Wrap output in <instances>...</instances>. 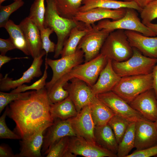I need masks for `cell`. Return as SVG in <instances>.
Returning a JSON list of instances; mask_svg holds the SVG:
<instances>
[{
  "mask_svg": "<svg viewBox=\"0 0 157 157\" xmlns=\"http://www.w3.org/2000/svg\"><path fill=\"white\" fill-rule=\"evenodd\" d=\"M51 103L44 88L31 91L28 98L14 101L7 106V115L16 124L15 131L22 139L40 130L47 129L53 123L50 111Z\"/></svg>",
  "mask_w": 157,
  "mask_h": 157,
  "instance_id": "obj_1",
  "label": "cell"
},
{
  "mask_svg": "<svg viewBox=\"0 0 157 157\" xmlns=\"http://www.w3.org/2000/svg\"><path fill=\"white\" fill-rule=\"evenodd\" d=\"M47 6L45 15V28L49 27L57 37L54 57L57 58L61 55L64 44L72 30L76 27L86 26L82 22L60 16L57 11L54 0H46Z\"/></svg>",
  "mask_w": 157,
  "mask_h": 157,
  "instance_id": "obj_2",
  "label": "cell"
},
{
  "mask_svg": "<svg viewBox=\"0 0 157 157\" xmlns=\"http://www.w3.org/2000/svg\"><path fill=\"white\" fill-rule=\"evenodd\" d=\"M136 10L132 8H126L124 16L115 20L104 19L93 24L99 30L103 29L110 33L118 29L135 31L148 36H156L147 26L144 24L139 18Z\"/></svg>",
  "mask_w": 157,
  "mask_h": 157,
  "instance_id": "obj_3",
  "label": "cell"
},
{
  "mask_svg": "<svg viewBox=\"0 0 157 157\" xmlns=\"http://www.w3.org/2000/svg\"><path fill=\"white\" fill-rule=\"evenodd\" d=\"M132 56L122 62L112 60L113 68L120 77L147 74L151 73L157 63V58L147 57L133 47Z\"/></svg>",
  "mask_w": 157,
  "mask_h": 157,
  "instance_id": "obj_4",
  "label": "cell"
},
{
  "mask_svg": "<svg viewBox=\"0 0 157 157\" xmlns=\"http://www.w3.org/2000/svg\"><path fill=\"white\" fill-rule=\"evenodd\" d=\"M133 53V47L128 40L125 30L122 29L110 33L100 51V53L108 59L117 62L127 60Z\"/></svg>",
  "mask_w": 157,
  "mask_h": 157,
  "instance_id": "obj_5",
  "label": "cell"
},
{
  "mask_svg": "<svg viewBox=\"0 0 157 157\" xmlns=\"http://www.w3.org/2000/svg\"><path fill=\"white\" fill-rule=\"evenodd\" d=\"M152 72L121 77L112 91L129 104L140 94L153 88Z\"/></svg>",
  "mask_w": 157,
  "mask_h": 157,
  "instance_id": "obj_6",
  "label": "cell"
},
{
  "mask_svg": "<svg viewBox=\"0 0 157 157\" xmlns=\"http://www.w3.org/2000/svg\"><path fill=\"white\" fill-rule=\"evenodd\" d=\"M84 55L83 51L77 49L74 53L57 60L48 58L46 56L45 62L51 67L53 72L51 80L46 83L45 87L47 91L60 78L69 73L74 67L84 61Z\"/></svg>",
  "mask_w": 157,
  "mask_h": 157,
  "instance_id": "obj_7",
  "label": "cell"
},
{
  "mask_svg": "<svg viewBox=\"0 0 157 157\" xmlns=\"http://www.w3.org/2000/svg\"><path fill=\"white\" fill-rule=\"evenodd\" d=\"M96 96L100 101L108 107L115 115L131 122H136L142 120H147L112 91Z\"/></svg>",
  "mask_w": 157,
  "mask_h": 157,
  "instance_id": "obj_8",
  "label": "cell"
},
{
  "mask_svg": "<svg viewBox=\"0 0 157 157\" xmlns=\"http://www.w3.org/2000/svg\"><path fill=\"white\" fill-rule=\"evenodd\" d=\"M107 60L106 57L100 53L91 60L76 66L68 74L71 79H78L91 87L97 81Z\"/></svg>",
  "mask_w": 157,
  "mask_h": 157,
  "instance_id": "obj_9",
  "label": "cell"
},
{
  "mask_svg": "<svg viewBox=\"0 0 157 157\" xmlns=\"http://www.w3.org/2000/svg\"><path fill=\"white\" fill-rule=\"evenodd\" d=\"M109 33L99 30L92 25L80 40L77 49L84 53V62H88L100 53L102 45Z\"/></svg>",
  "mask_w": 157,
  "mask_h": 157,
  "instance_id": "obj_10",
  "label": "cell"
},
{
  "mask_svg": "<svg viewBox=\"0 0 157 157\" xmlns=\"http://www.w3.org/2000/svg\"><path fill=\"white\" fill-rule=\"evenodd\" d=\"M64 86L73 103L78 113L85 106L90 105L95 96L91 87L84 81L73 78Z\"/></svg>",
  "mask_w": 157,
  "mask_h": 157,
  "instance_id": "obj_11",
  "label": "cell"
},
{
  "mask_svg": "<svg viewBox=\"0 0 157 157\" xmlns=\"http://www.w3.org/2000/svg\"><path fill=\"white\" fill-rule=\"evenodd\" d=\"M68 149L76 156L85 157H116L117 154L100 147L96 144L88 141L82 137H69Z\"/></svg>",
  "mask_w": 157,
  "mask_h": 157,
  "instance_id": "obj_12",
  "label": "cell"
},
{
  "mask_svg": "<svg viewBox=\"0 0 157 157\" xmlns=\"http://www.w3.org/2000/svg\"><path fill=\"white\" fill-rule=\"evenodd\" d=\"M46 54L43 50L41 55L33 58L30 67L24 72L19 78L15 80L8 76L6 74L3 78L0 79V90L1 91H8L15 89L25 83H30L34 78L39 77L42 75L41 66L42 64V57Z\"/></svg>",
  "mask_w": 157,
  "mask_h": 157,
  "instance_id": "obj_13",
  "label": "cell"
},
{
  "mask_svg": "<svg viewBox=\"0 0 157 157\" xmlns=\"http://www.w3.org/2000/svg\"><path fill=\"white\" fill-rule=\"evenodd\" d=\"M44 136L42 152L46 155L51 147L62 138L76 136L72 128L71 118L65 120L54 119Z\"/></svg>",
  "mask_w": 157,
  "mask_h": 157,
  "instance_id": "obj_14",
  "label": "cell"
},
{
  "mask_svg": "<svg viewBox=\"0 0 157 157\" xmlns=\"http://www.w3.org/2000/svg\"><path fill=\"white\" fill-rule=\"evenodd\" d=\"M73 130L76 136L96 144L94 135L95 125L91 116L90 105L84 107L76 115L71 118Z\"/></svg>",
  "mask_w": 157,
  "mask_h": 157,
  "instance_id": "obj_15",
  "label": "cell"
},
{
  "mask_svg": "<svg viewBox=\"0 0 157 157\" xmlns=\"http://www.w3.org/2000/svg\"><path fill=\"white\" fill-rule=\"evenodd\" d=\"M157 144V130L154 122L142 120L135 122V147L145 149Z\"/></svg>",
  "mask_w": 157,
  "mask_h": 157,
  "instance_id": "obj_16",
  "label": "cell"
},
{
  "mask_svg": "<svg viewBox=\"0 0 157 157\" xmlns=\"http://www.w3.org/2000/svg\"><path fill=\"white\" fill-rule=\"evenodd\" d=\"M129 104L146 119L152 122L157 119V99L153 88L140 94Z\"/></svg>",
  "mask_w": 157,
  "mask_h": 157,
  "instance_id": "obj_17",
  "label": "cell"
},
{
  "mask_svg": "<svg viewBox=\"0 0 157 157\" xmlns=\"http://www.w3.org/2000/svg\"><path fill=\"white\" fill-rule=\"evenodd\" d=\"M126 12V8L111 9L97 8L85 12H78L73 19L90 26L97 21L104 19H119L124 16Z\"/></svg>",
  "mask_w": 157,
  "mask_h": 157,
  "instance_id": "obj_18",
  "label": "cell"
},
{
  "mask_svg": "<svg viewBox=\"0 0 157 157\" xmlns=\"http://www.w3.org/2000/svg\"><path fill=\"white\" fill-rule=\"evenodd\" d=\"M125 32L133 47L147 57L157 58V36H147L133 31L125 30Z\"/></svg>",
  "mask_w": 157,
  "mask_h": 157,
  "instance_id": "obj_19",
  "label": "cell"
},
{
  "mask_svg": "<svg viewBox=\"0 0 157 157\" xmlns=\"http://www.w3.org/2000/svg\"><path fill=\"white\" fill-rule=\"evenodd\" d=\"M19 25L24 35L30 55L33 58L39 56L43 50L38 27L28 17L23 19Z\"/></svg>",
  "mask_w": 157,
  "mask_h": 157,
  "instance_id": "obj_20",
  "label": "cell"
},
{
  "mask_svg": "<svg viewBox=\"0 0 157 157\" xmlns=\"http://www.w3.org/2000/svg\"><path fill=\"white\" fill-rule=\"evenodd\" d=\"M121 78L114 70L112 60L108 59L107 63L100 72L97 81L91 87L93 94L96 96L112 91Z\"/></svg>",
  "mask_w": 157,
  "mask_h": 157,
  "instance_id": "obj_21",
  "label": "cell"
},
{
  "mask_svg": "<svg viewBox=\"0 0 157 157\" xmlns=\"http://www.w3.org/2000/svg\"><path fill=\"white\" fill-rule=\"evenodd\" d=\"M46 128L42 129L28 138L20 141V152L15 155V157H41V149L44 136L43 135Z\"/></svg>",
  "mask_w": 157,
  "mask_h": 157,
  "instance_id": "obj_22",
  "label": "cell"
},
{
  "mask_svg": "<svg viewBox=\"0 0 157 157\" xmlns=\"http://www.w3.org/2000/svg\"><path fill=\"white\" fill-rule=\"evenodd\" d=\"M79 12H85L92 9L101 8L111 9L132 8L140 12L142 10L133 2L117 0H83Z\"/></svg>",
  "mask_w": 157,
  "mask_h": 157,
  "instance_id": "obj_23",
  "label": "cell"
},
{
  "mask_svg": "<svg viewBox=\"0 0 157 157\" xmlns=\"http://www.w3.org/2000/svg\"><path fill=\"white\" fill-rule=\"evenodd\" d=\"M94 135L97 144L117 154L118 144L112 129L108 124L95 126Z\"/></svg>",
  "mask_w": 157,
  "mask_h": 157,
  "instance_id": "obj_24",
  "label": "cell"
},
{
  "mask_svg": "<svg viewBox=\"0 0 157 157\" xmlns=\"http://www.w3.org/2000/svg\"><path fill=\"white\" fill-rule=\"evenodd\" d=\"M90 106L91 114L95 126L107 124L115 115L108 107L100 101L96 96Z\"/></svg>",
  "mask_w": 157,
  "mask_h": 157,
  "instance_id": "obj_25",
  "label": "cell"
},
{
  "mask_svg": "<svg viewBox=\"0 0 157 157\" xmlns=\"http://www.w3.org/2000/svg\"><path fill=\"white\" fill-rule=\"evenodd\" d=\"M50 113L54 119H59L65 120L74 117L78 112L69 96L63 100L54 104H51Z\"/></svg>",
  "mask_w": 157,
  "mask_h": 157,
  "instance_id": "obj_26",
  "label": "cell"
},
{
  "mask_svg": "<svg viewBox=\"0 0 157 157\" xmlns=\"http://www.w3.org/2000/svg\"><path fill=\"white\" fill-rule=\"evenodd\" d=\"M4 28L16 48L26 55H30L24 35L19 25L15 24L13 21L9 19Z\"/></svg>",
  "mask_w": 157,
  "mask_h": 157,
  "instance_id": "obj_27",
  "label": "cell"
},
{
  "mask_svg": "<svg viewBox=\"0 0 157 157\" xmlns=\"http://www.w3.org/2000/svg\"><path fill=\"white\" fill-rule=\"evenodd\" d=\"M91 26L76 27L72 30L64 44L60 55L61 57L75 52L80 40Z\"/></svg>",
  "mask_w": 157,
  "mask_h": 157,
  "instance_id": "obj_28",
  "label": "cell"
},
{
  "mask_svg": "<svg viewBox=\"0 0 157 157\" xmlns=\"http://www.w3.org/2000/svg\"><path fill=\"white\" fill-rule=\"evenodd\" d=\"M83 0H54L59 15L70 19H73L79 12Z\"/></svg>",
  "mask_w": 157,
  "mask_h": 157,
  "instance_id": "obj_29",
  "label": "cell"
},
{
  "mask_svg": "<svg viewBox=\"0 0 157 157\" xmlns=\"http://www.w3.org/2000/svg\"><path fill=\"white\" fill-rule=\"evenodd\" d=\"M71 79L67 74L60 78L47 91L49 101L51 104L60 102L68 97L69 94L64 88L65 85Z\"/></svg>",
  "mask_w": 157,
  "mask_h": 157,
  "instance_id": "obj_30",
  "label": "cell"
},
{
  "mask_svg": "<svg viewBox=\"0 0 157 157\" xmlns=\"http://www.w3.org/2000/svg\"><path fill=\"white\" fill-rule=\"evenodd\" d=\"M135 122L131 123L118 144L117 157H126L135 147Z\"/></svg>",
  "mask_w": 157,
  "mask_h": 157,
  "instance_id": "obj_31",
  "label": "cell"
},
{
  "mask_svg": "<svg viewBox=\"0 0 157 157\" xmlns=\"http://www.w3.org/2000/svg\"><path fill=\"white\" fill-rule=\"evenodd\" d=\"M44 0H35L30 9L28 17L38 27L40 31L44 28L46 7Z\"/></svg>",
  "mask_w": 157,
  "mask_h": 157,
  "instance_id": "obj_32",
  "label": "cell"
},
{
  "mask_svg": "<svg viewBox=\"0 0 157 157\" xmlns=\"http://www.w3.org/2000/svg\"><path fill=\"white\" fill-rule=\"evenodd\" d=\"M69 137H63L56 142L47 154V157H75L68 149Z\"/></svg>",
  "mask_w": 157,
  "mask_h": 157,
  "instance_id": "obj_33",
  "label": "cell"
},
{
  "mask_svg": "<svg viewBox=\"0 0 157 157\" xmlns=\"http://www.w3.org/2000/svg\"><path fill=\"white\" fill-rule=\"evenodd\" d=\"M131 123L126 119L116 115L108 122V124L112 129L118 144L122 140Z\"/></svg>",
  "mask_w": 157,
  "mask_h": 157,
  "instance_id": "obj_34",
  "label": "cell"
},
{
  "mask_svg": "<svg viewBox=\"0 0 157 157\" xmlns=\"http://www.w3.org/2000/svg\"><path fill=\"white\" fill-rule=\"evenodd\" d=\"M31 91L18 93H6L0 92V113L6 107L13 101L27 99L30 96Z\"/></svg>",
  "mask_w": 157,
  "mask_h": 157,
  "instance_id": "obj_35",
  "label": "cell"
},
{
  "mask_svg": "<svg viewBox=\"0 0 157 157\" xmlns=\"http://www.w3.org/2000/svg\"><path fill=\"white\" fill-rule=\"evenodd\" d=\"M24 4L22 0L15 1L7 6H0V27L4 28L10 15Z\"/></svg>",
  "mask_w": 157,
  "mask_h": 157,
  "instance_id": "obj_36",
  "label": "cell"
},
{
  "mask_svg": "<svg viewBox=\"0 0 157 157\" xmlns=\"http://www.w3.org/2000/svg\"><path fill=\"white\" fill-rule=\"evenodd\" d=\"M45 69L42 76L38 80L32 84L28 85L23 84L13 90L10 92L18 93L24 92L26 90H38L45 88L46 83V80L47 77V69L48 65L45 62Z\"/></svg>",
  "mask_w": 157,
  "mask_h": 157,
  "instance_id": "obj_37",
  "label": "cell"
},
{
  "mask_svg": "<svg viewBox=\"0 0 157 157\" xmlns=\"http://www.w3.org/2000/svg\"><path fill=\"white\" fill-rule=\"evenodd\" d=\"M140 13L142 22L146 25L157 18V0H154L143 8Z\"/></svg>",
  "mask_w": 157,
  "mask_h": 157,
  "instance_id": "obj_38",
  "label": "cell"
},
{
  "mask_svg": "<svg viewBox=\"0 0 157 157\" xmlns=\"http://www.w3.org/2000/svg\"><path fill=\"white\" fill-rule=\"evenodd\" d=\"M53 32V30L49 27L45 28L40 31L42 49L45 51L47 56L48 53L55 51L56 44L49 39L50 35Z\"/></svg>",
  "mask_w": 157,
  "mask_h": 157,
  "instance_id": "obj_39",
  "label": "cell"
},
{
  "mask_svg": "<svg viewBox=\"0 0 157 157\" xmlns=\"http://www.w3.org/2000/svg\"><path fill=\"white\" fill-rule=\"evenodd\" d=\"M7 115V110L6 108L4 113L0 117V138L20 140L21 137L12 131L7 126L5 119Z\"/></svg>",
  "mask_w": 157,
  "mask_h": 157,
  "instance_id": "obj_40",
  "label": "cell"
},
{
  "mask_svg": "<svg viewBox=\"0 0 157 157\" xmlns=\"http://www.w3.org/2000/svg\"><path fill=\"white\" fill-rule=\"evenodd\" d=\"M16 49L9 38L7 39L0 38V52L1 55H5L8 51Z\"/></svg>",
  "mask_w": 157,
  "mask_h": 157,
  "instance_id": "obj_41",
  "label": "cell"
},
{
  "mask_svg": "<svg viewBox=\"0 0 157 157\" xmlns=\"http://www.w3.org/2000/svg\"><path fill=\"white\" fill-rule=\"evenodd\" d=\"M140 154L142 157L155 156L157 154V144L148 149L142 150Z\"/></svg>",
  "mask_w": 157,
  "mask_h": 157,
  "instance_id": "obj_42",
  "label": "cell"
},
{
  "mask_svg": "<svg viewBox=\"0 0 157 157\" xmlns=\"http://www.w3.org/2000/svg\"><path fill=\"white\" fill-rule=\"evenodd\" d=\"M0 157H15V155L8 147L1 145L0 146Z\"/></svg>",
  "mask_w": 157,
  "mask_h": 157,
  "instance_id": "obj_43",
  "label": "cell"
},
{
  "mask_svg": "<svg viewBox=\"0 0 157 157\" xmlns=\"http://www.w3.org/2000/svg\"><path fill=\"white\" fill-rule=\"evenodd\" d=\"M28 57H15L11 58L8 57L5 55H0V68H1L2 66L5 63H6L12 60L15 59H20L22 58L27 59Z\"/></svg>",
  "mask_w": 157,
  "mask_h": 157,
  "instance_id": "obj_44",
  "label": "cell"
},
{
  "mask_svg": "<svg viewBox=\"0 0 157 157\" xmlns=\"http://www.w3.org/2000/svg\"><path fill=\"white\" fill-rule=\"evenodd\" d=\"M153 79V88L157 99V64L154 66L152 72Z\"/></svg>",
  "mask_w": 157,
  "mask_h": 157,
  "instance_id": "obj_45",
  "label": "cell"
},
{
  "mask_svg": "<svg viewBox=\"0 0 157 157\" xmlns=\"http://www.w3.org/2000/svg\"><path fill=\"white\" fill-rule=\"evenodd\" d=\"M129 2H133L136 3L141 9H142L146 6L151 2L155 0H123Z\"/></svg>",
  "mask_w": 157,
  "mask_h": 157,
  "instance_id": "obj_46",
  "label": "cell"
},
{
  "mask_svg": "<svg viewBox=\"0 0 157 157\" xmlns=\"http://www.w3.org/2000/svg\"><path fill=\"white\" fill-rule=\"evenodd\" d=\"M146 25L157 36V23H153L151 22L147 24Z\"/></svg>",
  "mask_w": 157,
  "mask_h": 157,
  "instance_id": "obj_47",
  "label": "cell"
},
{
  "mask_svg": "<svg viewBox=\"0 0 157 157\" xmlns=\"http://www.w3.org/2000/svg\"><path fill=\"white\" fill-rule=\"evenodd\" d=\"M6 0H0V4L1 5L3 2ZM15 1H19L22 0H13Z\"/></svg>",
  "mask_w": 157,
  "mask_h": 157,
  "instance_id": "obj_48",
  "label": "cell"
},
{
  "mask_svg": "<svg viewBox=\"0 0 157 157\" xmlns=\"http://www.w3.org/2000/svg\"><path fill=\"white\" fill-rule=\"evenodd\" d=\"M154 122H155V125H156V129L157 130V119Z\"/></svg>",
  "mask_w": 157,
  "mask_h": 157,
  "instance_id": "obj_49",
  "label": "cell"
},
{
  "mask_svg": "<svg viewBox=\"0 0 157 157\" xmlns=\"http://www.w3.org/2000/svg\"><path fill=\"white\" fill-rule=\"evenodd\" d=\"M155 156V157H157V154Z\"/></svg>",
  "mask_w": 157,
  "mask_h": 157,
  "instance_id": "obj_50",
  "label": "cell"
}]
</instances>
